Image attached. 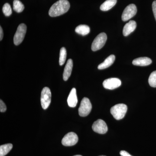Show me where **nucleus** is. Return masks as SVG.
<instances>
[{"label": "nucleus", "instance_id": "1", "mask_svg": "<svg viewBox=\"0 0 156 156\" xmlns=\"http://www.w3.org/2000/svg\"><path fill=\"white\" fill-rule=\"evenodd\" d=\"M69 8L70 4L67 0H58L51 6L49 14L51 17L60 16L66 13Z\"/></svg>", "mask_w": 156, "mask_h": 156}, {"label": "nucleus", "instance_id": "2", "mask_svg": "<svg viewBox=\"0 0 156 156\" xmlns=\"http://www.w3.org/2000/svg\"><path fill=\"white\" fill-rule=\"evenodd\" d=\"M128 110V107L124 104L116 105L111 108V114L115 119L119 120L124 118Z\"/></svg>", "mask_w": 156, "mask_h": 156}, {"label": "nucleus", "instance_id": "3", "mask_svg": "<svg viewBox=\"0 0 156 156\" xmlns=\"http://www.w3.org/2000/svg\"><path fill=\"white\" fill-rule=\"evenodd\" d=\"M107 37L105 33H101L97 36L92 42L91 49L93 51L100 50L105 44Z\"/></svg>", "mask_w": 156, "mask_h": 156}, {"label": "nucleus", "instance_id": "4", "mask_svg": "<svg viewBox=\"0 0 156 156\" xmlns=\"http://www.w3.org/2000/svg\"><path fill=\"white\" fill-rule=\"evenodd\" d=\"M92 105L89 98L84 97L80 103L79 108V113L81 117L88 115L92 110Z\"/></svg>", "mask_w": 156, "mask_h": 156}, {"label": "nucleus", "instance_id": "5", "mask_svg": "<svg viewBox=\"0 0 156 156\" xmlns=\"http://www.w3.org/2000/svg\"><path fill=\"white\" fill-rule=\"evenodd\" d=\"M27 32V26L24 23H21L17 27V31L14 37V44L19 45L22 43Z\"/></svg>", "mask_w": 156, "mask_h": 156}, {"label": "nucleus", "instance_id": "6", "mask_svg": "<svg viewBox=\"0 0 156 156\" xmlns=\"http://www.w3.org/2000/svg\"><path fill=\"white\" fill-rule=\"evenodd\" d=\"M51 93L50 89L44 87L42 90L41 94V104L42 108L46 109L48 108L51 102Z\"/></svg>", "mask_w": 156, "mask_h": 156}, {"label": "nucleus", "instance_id": "7", "mask_svg": "<svg viewBox=\"0 0 156 156\" xmlns=\"http://www.w3.org/2000/svg\"><path fill=\"white\" fill-rule=\"evenodd\" d=\"M137 9L134 4H130L126 7L122 14V20L126 21L129 20L136 15Z\"/></svg>", "mask_w": 156, "mask_h": 156}, {"label": "nucleus", "instance_id": "8", "mask_svg": "<svg viewBox=\"0 0 156 156\" xmlns=\"http://www.w3.org/2000/svg\"><path fill=\"white\" fill-rule=\"evenodd\" d=\"M78 136L76 133L71 132L65 135L62 140V144L65 146H72L78 141Z\"/></svg>", "mask_w": 156, "mask_h": 156}, {"label": "nucleus", "instance_id": "9", "mask_svg": "<svg viewBox=\"0 0 156 156\" xmlns=\"http://www.w3.org/2000/svg\"><path fill=\"white\" fill-rule=\"evenodd\" d=\"M92 128L96 133L100 134H105L108 130L106 123L101 119H98L94 122Z\"/></svg>", "mask_w": 156, "mask_h": 156}, {"label": "nucleus", "instance_id": "10", "mask_svg": "<svg viewBox=\"0 0 156 156\" xmlns=\"http://www.w3.org/2000/svg\"><path fill=\"white\" fill-rule=\"evenodd\" d=\"M122 82L118 78H112L106 79L104 81L103 86L105 89L113 90L121 86Z\"/></svg>", "mask_w": 156, "mask_h": 156}, {"label": "nucleus", "instance_id": "11", "mask_svg": "<svg viewBox=\"0 0 156 156\" xmlns=\"http://www.w3.org/2000/svg\"><path fill=\"white\" fill-rule=\"evenodd\" d=\"M78 102L76 91L75 88H73L70 92L67 98V103L70 107L74 108L76 106Z\"/></svg>", "mask_w": 156, "mask_h": 156}, {"label": "nucleus", "instance_id": "12", "mask_svg": "<svg viewBox=\"0 0 156 156\" xmlns=\"http://www.w3.org/2000/svg\"><path fill=\"white\" fill-rule=\"evenodd\" d=\"M136 27V23L134 20H130L126 23L123 30V34L124 36H128L133 32Z\"/></svg>", "mask_w": 156, "mask_h": 156}, {"label": "nucleus", "instance_id": "13", "mask_svg": "<svg viewBox=\"0 0 156 156\" xmlns=\"http://www.w3.org/2000/svg\"><path fill=\"white\" fill-rule=\"evenodd\" d=\"M152 60L150 58L147 57H139L134 59L132 64L137 66H147L151 64Z\"/></svg>", "mask_w": 156, "mask_h": 156}, {"label": "nucleus", "instance_id": "14", "mask_svg": "<svg viewBox=\"0 0 156 156\" xmlns=\"http://www.w3.org/2000/svg\"><path fill=\"white\" fill-rule=\"evenodd\" d=\"M73 62L72 59H69L65 67L63 73V79L64 81H67L70 76L72 71Z\"/></svg>", "mask_w": 156, "mask_h": 156}, {"label": "nucleus", "instance_id": "15", "mask_svg": "<svg viewBox=\"0 0 156 156\" xmlns=\"http://www.w3.org/2000/svg\"><path fill=\"white\" fill-rule=\"evenodd\" d=\"M115 59V55H111L108 57L102 63L98 66V68L99 69H104L107 68L113 64Z\"/></svg>", "mask_w": 156, "mask_h": 156}, {"label": "nucleus", "instance_id": "16", "mask_svg": "<svg viewBox=\"0 0 156 156\" xmlns=\"http://www.w3.org/2000/svg\"><path fill=\"white\" fill-rule=\"evenodd\" d=\"M117 0H107L100 6L101 11H105L110 10L116 5Z\"/></svg>", "mask_w": 156, "mask_h": 156}, {"label": "nucleus", "instance_id": "17", "mask_svg": "<svg viewBox=\"0 0 156 156\" xmlns=\"http://www.w3.org/2000/svg\"><path fill=\"white\" fill-rule=\"evenodd\" d=\"M75 31L82 35H87L90 32V28L87 25H80L76 27Z\"/></svg>", "mask_w": 156, "mask_h": 156}, {"label": "nucleus", "instance_id": "18", "mask_svg": "<svg viewBox=\"0 0 156 156\" xmlns=\"http://www.w3.org/2000/svg\"><path fill=\"white\" fill-rule=\"evenodd\" d=\"M13 145L11 144H7L0 146V156H5L12 149Z\"/></svg>", "mask_w": 156, "mask_h": 156}, {"label": "nucleus", "instance_id": "19", "mask_svg": "<svg viewBox=\"0 0 156 156\" xmlns=\"http://www.w3.org/2000/svg\"><path fill=\"white\" fill-rule=\"evenodd\" d=\"M24 6L19 0H14L13 2V9L17 13H20L23 11Z\"/></svg>", "mask_w": 156, "mask_h": 156}, {"label": "nucleus", "instance_id": "20", "mask_svg": "<svg viewBox=\"0 0 156 156\" xmlns=\"http://www.w3.org/2000/svg\"><path fill=\"white\" fill-rule=\"evenodd\" d=\"M66 50L65 48H62L59 53V64L60 66L63 65L66 58Z\"/></svg>", "mask_w": 156, "mask_h": 156}, {"label": "nucleus", "instance_id": "21", "mask_svg": "<svg viewBox=\"0 0 156 156\" xmlns=\"http://www.w3.org/2000/svg\"><path fill=\"white\" fill-rule=\"evenodd\" d=\"M148 83L151 87L156 88V71L151 74L149 77Z\"/></svg>", "mask_w": 156, "mask_h": 156}, {"label": "nucleus", "instance_id": "22", "mask_svg": "<svg viewBox=\"0 0 156 156\" xmlns=\"http://www.w3.org/2000/svg\"><path fill=\"white\" fill-rule=\"evenodd\" d=\"M3 13L5 16L9 17L12 14V9L9 3H5L3 6L2 8Z\"/></svg>", "mask_w": 156, "mask_h": 156}, {"label": "nucleus", "instance_id": "23", "mask_svg": "<svg viewBox=\"0 0 156 156\" xmlns=\"http://www.w3.org/2000/svg\"><path fill=\"white\" fill-rule=\"evenodd\" d=\"M6 110H7V108H6L5 104L3 102L2 100H0V112H4L6 111Z\"/></svg>", "mask_w": 156, "mask_h": 156}, {"label": "nucleus", "instance_id": "24", "mask_svg": "<svg viewBox=\"0 0 156 156\" xmlns=\"http://www.w3.org/2000/svg\"><path fill=\"white\" fill-rule=\"evenodd\" d=\"M152 10L153 12L154 16L155 19L156 20V1H154L153 2L152 4Z\"/></svg>", "mask_w": 156, "mask_h": 156}, {"label": "nucleus", "instance_id": "25", "mask_svg": "<svg viewBox=\"0 0 156 156\" xmlns=\"http://www.w3.org/2000/svg\"><path fill=\"white\" fill-rule=\"evenodd\" d=\"M120 154L121 156H132L125 151H121L120 152Z\"/></svg>", "mask_w": 156, "mask_h": 156}, {"label": "nucleus", "instance_id": "26", "mask_svg": "<svg viewBox=\"0 0 156 156\" xmlns=\"http://www.w3.org/2000/svg\"><path fill=\"white\" fill-rule=\"evenodd\" d=\"M3 35H4V34H3L2 28V27L1 26L0 27V40L1 41L2 40Z\"/></svg>", "mask_w": 156, "mask_h": 156}, {"label": "nucleus", "instance_id": "27", "mask_svg": "<svg viewBox=\"0 0 156 156\" xmlns=\"http://www.w3.org/2000/svg\"><path fill=\"white\" fill-rule=\"evenodd\" d=\"M82 156L80 155H75V156Z\"/></svg>", "mask_w": 156, "mask_h": 156}, {"label": "nucleus", "instance_id": "28", "mask_svg": "<svg viewBox=\"0 0 156 156\" xmlns=\"http://www.w3.org/2000/svg\"><path fill=\"white\" fill-rule=\"evenodd\" d=\"M105 156L101 155V156Z\"/></svg>", "mask_w": 156, "mask_h": 156}]
</instances>
